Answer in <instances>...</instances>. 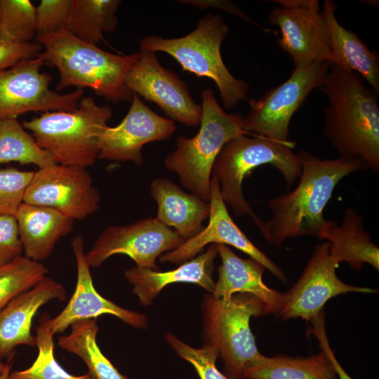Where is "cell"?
I'll use <instances>...</instances> for the list:
<instances>
[{
  "label": "cell",
  "instance_id": "1",
  "mask_svg": "<svg viewBox=\"0 0 379 379\" xmlns=\"http://www.w3.org/2000/svg\"><path fill=\"white\" fill-rule=\"evenodd\" d=\"M298 154L301 173L296 187L269 201L272 215L268 220L258 216L253 219L265 239L275 246L298 237L322 239L329 222L323 211L335 187L347 175L366 169L355 160L320 159L305 150Z\"/></svg>",
  "mask_w": 379,
  "mask_h": 379
},
{
  "label": "cell",
  "instance_id": "2",
  "mask_svg": "<svg viewBox=\"0 0 379 379\" xmlns=\"http://www.w3.org/2000/svg\"><path fill=\"white\" fill-rule=\"evenodd\" d=\"M328 98L324 135L339 157L358 161L379 171L378 94L361 77L331 65L321 87Z\"/></svg>",
  "mask_w": 379,
  "mask_h": 379
},
{
  "label": "cell",
  "instance_id": "3",
  "mask_svg": "<svg viewBox=\"0 0 379 379\" xmlns=\"http://www.w3.org/2000/svg\"><path fill=\"white\" fill-rule=\"evenodd\" d=\"M36 40L44 49L37 56L58 70V91L69 86L88 88L109 101H131L133 93L127 87L125 79L138 60L139 53H109L79 39L66 28L37 36Z\"/></svg>",
  "mask_w": 379,
  "mask_h": 379
},
{
  "label": "cell",
  "instance_id": "4",
  "mask_svg": "<svg viewBox=\"0 0 379 379\" xmlns=\"http://www.w3.org/2000/svg\"><path fill=\"white\" fill-rule=\"evenodd\" d=\"M202 100L201 126L192 138L180 135L176 148L164 159L165 168L179 177L183 187L201 199L209 201L211 169L226 142L247 132L244 117L228 114L218 103L213 91L205 88Z\"/></svg>",
  "mask_w": 379,
  "mask_h": 379
},
{
  "label": "cell",
  "instance_id": "5",
  "mask_svg": "<svg viewBox=\"0 0 379 379\" xmlns=\"http://www.w3.org/2000/svg\"><path fill=\"white\" fill-rule=\"evenodd\" d=\"M112 109L93 97L81 98L74 111H52L22 124L57 164L86 168L98 157L100 138Z\"/></svg>",
  "mask_w": 379,
  "mask_h": 379
},
{
  "label": "cell",
  "instance_id": "6",
  "mask_svg": "<svg viewBox=\"0 0 379 379\" xmlns=\"http://www.w3.org/2000/svg\"><path fill=\"white\" fill-rule=\"evenodd\" d=\"M227 32L221 15L208 13L190 34L173 39L148 36L140 41V50L166 53L184 71L210 78L218 88L223 106L231 109L247 100L249 85L236 79L223 62L220 47Z\"/></svg>",
  "mask_w": 379,
  "mask_h": 379
},
{
  "label": "cell",
  "instance_id": "7",
  "mask_svg": "<svg viewBox=\"0 0 379 379\" xmlns=\"http://www.w3.org/2000/svg\"><path fill=\"white\" fill-rule=\"evenodd\" d=\"M204 345L217 349L229 379H244V371L262 354L250 328L252 317L267 314L255 297L235 293L230 299L205 295L201 303Z\"/></svg>",
  "mask_w": 379,
  "mask_h": 379
},
{
  "label": "cell",
  "instance_id": "8",
  "mask_svg": "<svg viewBox=\"0 0 379 379\" xmlns=\"http://www.w3.org/2000/svg\"><path fill=\"white\" fill-rule=\"evenodd\" d=\"M291 146L258 136L241 135L231 139L221 149L211 169L219 182L222 199L235 215H257L244 197L242 183L254 168L270 164L282 175L289 190L301 173L298 154Z\"/></svg>",
  "mask_w": 379,
  "mask_h": 379
},
{
  "label": "cell",
  "instance_id": "9",
  "mask_svg": "<svg viewBox=\"0 0 379 379\" xmlns=\"http://www.w3.org/2000/svg\"><path fill=\"white\" fill-rule=\"evenodd\" d=\"M328 62H314L294 67L289 78L257 99L248 100L244 130L293 147L289 125L294 113L309 94L321 87L330 69Z\"/></svg>",
  "mask_w": 379,
  "mask_h": 379
},
{
  "label": "cell",
  "instance_id": "10",
  "mask_svg": "<svg viewBox=\"0 0 379 379\" xmlns=\"http://www.w3.org/2000/svg\"><path fill=\"white\" fill-rule=\"evenodd\" d=\"M46 65L39 56L22 60L0 71V121L17 119L29 112L74 111L84 90L60 94L50 89V74L41 72Z\"/></svg>",
  "mask_w": 379,
  "mask_h": 379
},
{
  "label": "cell",
  "instance_id": "11",
  "mask_svg": "<svg viewBox=\"0 0 379 379\" xmlns=\"http://www.w3.org/2000/svg\"><path fill=\"white\" fill-rule=\"evenodd\" d=\"M279 6L268 15L279 27V46L292 58L294 67L335 60L329 46L327 27L317 0H274Z\"/></svg>",
  "mask_w": 379,
  "mask_h": 379
},
{
  "label": "cell",
  "instance_id": "12",
  "mask_svg": "<svg viewBox=\"0 0 379 379\" xmlns=\"http://www.w3.org/2000/svg\"><path fill=\"white\" fill-rule=\"evenodd\" d=\"M185 241L156 218H146L129 225L107 227L86 253V258L90 267H98L110 256L124 254L139 267L160 271L157 259Z\"/></svg>",
  "mask_w": 379,
  "mask_h": 379
},
{
  "label": "cell",
  "instance_id": "13",
  "mask_svg": "<svg viewBox=\"0 0 379 379\" xmlns=\"http://www.w3.org/2000/svg\"><path fill=\"white\" fill-rule=\"evenodd\" d=\"M100 200L86 168L57 164L34 173L23 198L24 203L53 208L74 220L95 213Z\"/></svg>",
  "mask_w": 379,
  "mask_h": 379
},
{
  "label": "cell",
  "instance_id": "14",
  "mask_svg": "<svg viewBox=\"0 0 379 379\" xmlns=\"http://www.w3.org/2000/svg\"><path fill=\"white\" fill-rule=\"evenodd\" d=\"M125 81L133 94L156 103L171 120L189 127L200 124L201 105L194 101L188 86L175 72L159 63L155 52L140 50Z\"/></svg>",
  "mask_w": 379,
  "mask_h": 379
},
{
  "label": "cell",
  "instance_id": "15",
  "mask_svg": "<svg viewBox=\"0 0 379 379\" xmlns=\"http://www.w3.org/2000/svg\"><path fill=\"white\" fill-rule=\"evenodd\" d=\"M330 258L329 244L316 246L301 277L288 292L278 316L282 319L300 317L309 321L317 317L331 298L348 292L371 293L376 290L347 284L335 272Z\"/></svg>",
  "mask_w": 379,
  "mask_h": 379
},
{
  "label": "cell",
  "instance_id": "16",
  "mask_svg": "<svg viewBox=\"0 0 379 379\" xmlns=\"http://www.w3.org/2000/svg\"><path fill=\"white\" fill-rule=\"evenodd\" d=\"M208 223L196 236L185 240L175 249L159 256L162 262L182 264L194 258L209 244L232 246L262 265L273 275L286 281L283 271L245 235L231 218L223 201L218 180L213 177L210 185Z\"/></svg>",
  "mask_w": 379,
  "mask_h": 379
},
{
  "label": "cell",
  "instance_id": "17",
  "mask_svg": "<svg viewBox=\"0 0 379 379\" xmlns=\"http://www.w3.org/2000/svg\"><path fill=\"white\" fill-rule=\"evenodd\" d=\"M128 113L117 126H107L100 138L98 159L131 161L142 165V147L154 141L168 139L175 132V122L153 112L133 93Z\"/></svg>",
  "mask_w": 379,
  "mask_h": 379
},
{
  "label": "cell",
  "instance_id": "18",
  "mask_svg": "<svg viewBox=\"0 0 379 379\" xmlns=\"http://www.w3.org/2000/svg\"><path fill=\"white\" fill-rule=\"evenodd\" d=\"M71 245L77 263V281L74 292L67 305L49 321L50 328L54 334L63 332L77 321L96 319L102 314L113 315L130 326L145 328L148 321L145 314L121 307L96 291L91 267L86 258L83 237L75 236Z\"/></svg>",
  "mask_w": 379,
  "mask_h": 379
},
{
  "label": "cell",
  "instance_id": "19",
  "mask_svg": "<svg viewBox=\"0 0 379 379\" xmlns=\"http://www.w3.org/2000/svg\"><path fill=\"white\" fill-rule=\"evenodd\" d=\"M53 299L64 301L66 291L59 282L45 276L0 311V358L8 357L18 345H36L31 333L33 318L42 305Z\"/></svg>",
  "mask_w": 379,
  "mask_h": 379
},
{
  "label": "cell",
  "instance_id": "20",
  "mask_svg": "<svg viewBox=\"0 0 379 379\" xmlns=\"http://www.w3.org/2000/svg\"><path fill=\"white\" fill-rule=\"evenodd\" d=\"M217 248L221 265L211 294L223 300L230 299L235 293L250 294L262 302L267 314H278L284 295L264 283L262 274L265 267L251 258H241L226 245L217 244Z\"/></svg>",
  "mask_w": 379,
  "mask_h": 379
},
{
  "label": "cell",
  "instance_id": "21",
  "mask_svg": "<svg viewBox=\"0 0 379 379\" xmlns=\"http://www.w3.org/2000/svg\"><path fill=\"white\" fill-rule=\"evenodd\" d=\"M218 253L217 244H211L206 252L176 269L161 272L135 265L126 270L124 275L133 285V293L144 306L151 305L161 291L172 283L195 284L211 293L215 286L212 277L213 262Z\"/></svg>",
  "mask_w": 379,
  "mask_h": 379
},
{
  "label": "cell",
  "instance_id": "22",
  "mask_svg": "<svg viewBox=\"0 0 379 379\" xmlns=\"http://www.w3.org/2000/svg\"><path fill=\"white\" fill-rule=\"evenodd\" d=\"M149 192L158 206L156 218L173 227L185 240L204 229L203 222L209 216V201L185 192L165 177L155 178L151 182Z\"/></svg>",
  "mask_w": 379,
  "mask_h": 379
},
{
  "label": "cell",
  "instance_id": "23",
  "mask_svg": "<svg viewBox=\"0 0 379 379\" xmlns=\"http://www.w3.org/2000/svg\"><path fill=\"white\" fill-rule=\"evenodd\" d=\"M338 6L333 1L323 3L322 15L329 39V46L336 66L360 75L378 95L379 57L375 51H371L358 35L341 25L335 15Z\"/></svg>",
  "mask_w": 379,
  "mask_h": 379
},
{
  "label": "cell",
  "instance_id": "24",
  "mask_svg": "<svg viewBox=\"0 0 379 379\" xmlns=\"http://www.w3.org/2000/svg\"><path fill=\"white\" fill-rule=\"evenodd\" d=\"M25 256L41 262L72 232L74 220L53 208L22 203L15 215Z\"/></svg>",
  "mask_w": 379,
  "mask_h": 379
},
{
  "label": "cell",
  "instance_id": "25",
  "mask_svg": "<svg viewBox=\"0 0 379 379\" xmlns=\"http://www.w3.org/2000/svg\"><path fill=\"white\" fill-rule=\"evenodd\" d=\"M322 239L328 241L330 258L336 265L346 262L352 268L359 270L367 263L379 271V248L363 228L362 218L354 209L346 210L340 225L329 220Z\"/></svg>",
  "mask_w": 379,
  "mask_h": 379
},
{
  "label": "cell",
  "instance_id": "26",
  "mask_svg": "<svg viewBox=\"0 0 379 379\" xmlns=\"http://www.w3.org/2000/svg\"><path fill=\"white\" fill-rule=\"evenodd\" d=\"M246 379H336L333 366L326 354L307 357L262 355L244 372Z\"/></svg>",
  "mask_w": 379,
  "mask_h": 379
},
{
  "label": "cell",
  "instance_id": "27",
  "mask_svg": "<svg viewBox=\"0 0 379 379\" xmlns=\"http://www.w3.org/2000/svg\"><path fill=\"white\" fill-rule=\"evenodd\" d=\"M120 0H72L66 29L79 39L98 45L104 33L117 27Z\"/></svg>",
  "mask_w": 379,
  "mask_h": 379
},
{
  "label": "cell",
  "instance_id": "28",
  "mask_svg": "<svg viewBox=\"0 0 379 379\" xmlns=\"http://www.w3.org/2000/svg\"><path fill=\"white\" fill-rule=\"evenodd\" d=\"M68 335L58 338V345L79 356L86 364L93 379H128L121 374L101 352L96 341V319L77 321L71 325Z\"/></svg>",
  "mask_w": 379,
  "mask_h": 379
},
{
  "label": "cell",
  "instance_id": "29",
  "mask_svg": "<svg viewBox=\"0 0 379 379\" xmlns=\"http://www.w3.org/2000/svg\"><path fill=\"white\" fill-rule=\"evenodd\" d=\"M12 161L39 168L55 164L17 119L0 121V164Z\"/></svg>",
  "mask_w": 379,
  "mask_h": 379
},
{
  "label": "cell",
  "instance_id": "30",
  "mask_svg": "<svg viewBox=\"0 0 379 379\" xmlns=\"http://www.w3.org/2000/svg\"><path fill=\"white\" fill-rule=\"evenodd\" d=\"M51 317L44 312L36 328V345L39 353L32 366L22 371L11 372L8 379H93L89 373L73 375L57 362L54 356V333L49 326Z\"/></svg>",
  "mask_w": 379,
  "mask_h": 379
},
{
  "label": "cell",
  "instance_id": "31",
  "mask_svg": "<svg viewBox=\"0 0 379 379\" xmlns=\"http://www.w3.org/2000/svg\"><path fill=\"white\" fill-rule=\"evenodd\" d=\"M48 272L41 262L26 256L0 266V311L18 295L29 290Z\"/></svg>",
  "mask_w": 379,
  "mask_h": 379
},
{
  "label": "cell",
  "instance_id": "32",
  "mask_svg": "<svg viewBox=\"0 0 379 379\" xmlns=\"http://www.w3.org/2000/svg\"><path fill=\"white\" fill-rule=\"evenodd\" d=\"M0 40L30 42L36 34V7L29 0H0Z\"/></svg>",
  "mask_w": 379,
  "mask_h": 379
},
{
  "label": "cell",
  "instance_id": "33",
  "mask_svg": "<svg viewBox=\"0 0 379 379\" xmlns=\"http://www.w3.org/2000/svg\"><path fill=\"white\" fill-rule=\"evenodd\" d=\"M165 339L182 359L188 361L195 369L199 379H229L216 367L218 352L213 346L204 345L194 348L168 333Z\"/></svg>",
  "mask_w": 379,
  "mask_h": 379
},
{
  "label": "cell",
  "instance_id": "34",
  "mask_svg": "<svg viewBox=\"0 0 379 379\" xmlns=\"http://www.w3.org/2000/svg\"><path fill=\"white\" fill-rule=\"evenodd\" d=\"M34 171L0 168V215H15Z\"/></svg>",
  "mask_w": 379,
  "mask_h": 379
},
{
  "label": "cell",
  "instance_id": "35",
  "mask_svg": "<svg viewBox=\"0 0 379 379\" xmlns=\"http://www.w3.org/2000/svg\"><path fill=\"white\" fill-rule=\"evenodd\" d=\"M72 0H41L36 7V34L47 35L66 28Z\"/></svg>",
  "mask_w": 379,
  "mask_h": 379
},
{
  "label": "cell",
  "instance_id": "36",
  "mask_svg": "<svg viewBox=\"0 0 379 379\" xmlns=\"http://www.w3.org/2000/svg\"><path fill=\"white\" fill-rule=\"evenodd\" d=\"M22 243L16 218L11 215H0V266L21 255Z\"/></svg>",
  "mask_w": 379,
  "mask_h": 379
},
{
  "label": "cell",
  "instance_id": "37",
  "mask_svg": "<svg viewBox=\"0 0 379 379\" xmlns=\"http://www.w3.org/2000/svg\"><path fill=\"white\" fill-rule=\"evenodd\" d=\"M42 46L38 42L16 43L0 40V71L37 57Z\"/></svg>",
  "mask_w": 379,
  "mask_h": 379
},
{
  "label": "cell",
  "instance_id": "38",
  "mask_svg": "<svg viewBox=\"0 0 379 379\" xmlns=\"http://www.w3.org/2000/svg\"><path fill=\"white\" fill-rule=\"evenodd\" d=\"M324 317L325 314L324 312L321 311L317 317L310 320L312 324V328L310 331L319 340L321 351H323L329 359L338 378L352 379L340 364L330 347L326 337Z\"/></svg>",
  "mask_w": 379,
  "mask_h": 379
},
{
  "label": "cell",
  "instance_id": "39",
  "mask_svg": "<svg viewBox=\"0 0 379 379\" xmlns=\"http://www.w3.org/2000/svg\"><path fill=\"white\" fill-rule=\"evenodd\" d=\"M183 4H187L196 6L200 9H206L209 7H214L229 13L240 18L244 20L251 22L256 26L259 27L264 31L270 30L259 25L257 22L251 19L246 13H244L241 9H239L234 4L230 1L225 0H188V1H180Z\"/></svg>",
  "mask_w": 379,
  "mask_h": 379
},
{
  "label": "cell",
  "instance_id": "40",
  "mask_svg": "<svg viewBox=\"0 0 379 379\" xmlns=\"http://www.w3.org/2000/svg\"><path fill=\"white\" fill-rule=\"evenodd\" d=\"M15 352L8 357V361L6 364L5 368L3 373L0 375V379H8L11 373V367L14 361Z\"/></svg>",
  "mask_w": 379,
  "mask_h": 379
},
{
  "label": "cell",
  "instance_id": "41",
  "mask_svg": "<svg viewBox=\"0 0 379 379\" xmlns=\"http://www.w3.org/2000/svg\"><path fill=\"white\" fill-rule=\"evenodd\" d=\"M5 366H6V364H4L0 361V375L3 373L5 368Z\"/></svg>",
  "mask_w": 379,
  "mask_h": 379
},
{
  "label": "cell",
  "instance_id": "42",
  "mask_svg": "<svg viewBox=\"0 0 379 379\" xmlns=\"http://www.w3.org/2000/svg\"><path fill=\"white\" fill-rule=\"evenodd\" d=\"M1 4H0V29H1Z\"/></svg>",
  "mask_w": 379,
  "mask_h": 379
}]
</instances>
